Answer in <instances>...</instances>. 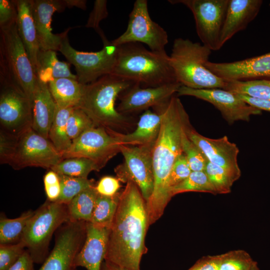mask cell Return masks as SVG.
<instances>
[{"mask_svg": "<svg viewBox=\"0 0 270 270\" xmlns=\"http://www.w3.org/2000/svg\"><path fill=\"white\" fill-rule=\"evenodd\" d=\"M155 108L162 112V120L152 151L154 186L146 202L149 226L160 218L172 198L169 176L176 160L183 154L182 136L191 126L188 114L176 95Z\"/></svg>", "mask_w": 270, "mask_h": 270, "instance_id": "6da1fadb", "label": "cell"}, {"mask_svg": "<svg viewBox=\"0 0 270 270\" xmlns=\"http://www.w3.org/2000/svg\"><path fill=\"white\" fill-rule=\"evenodd\" d=\"M149 226L146 202L138 187L128 182L120 194L104 260L124 270H140Z\"/></svg>", "mask_w": 270, "mask_h": 270, "instance_id": "7a4b0ae2", "label": "cell"}, {"mask_svg": "<svg viewBox=\"0 0 270 270\" xmlns=\"http://www.w3.org/2000/svg\"><path fill=\"white\" fill-rule=\"evenodd\" d=\"M132 81L141 87H157L178 82L166 52L148 50L138 42L118 46L110 74Z\"/></svg>", "mask_w": 270, "mask_h": 270, "instance_id": "3957f363", "label": "cell"}, {"mask_svg": "<svg viewBox=\"0 0 270 270\" xmlns=\"http://www.w3.org/2000/svg\"><path fill=\"white\" fill-rule=\"evenodd\" d=\"M136 83L112 74L84 84L76 106L84 111L96 126L117 131L126 126L129 118L118 112L116 101L120 95Z\"/></svg>", "mask_w": 270, "mask_h": 270, "instance_id": "277c9868", "label": "cell"}, {"mask_svg": "<svg viewBox=\"0 0 270 270\" xmlns=\"http://www.w3.org/2000/svg\"><path fill=\"white\" fill-rule=\"evenodd\" d=\"M212 51L204 44L188 38L175 39L170 61L177 81L193 89H224L225 80L205 66Z\"/></svg>", "mask_w": 270, "mask_h": 270, "instance_id": "5b68a950", "label": "cell"}, {"mask_svg": "<svg viewBox=\"0 0 270 270\" xmlns=\"http://www.w3.org/2000/svg\"><path fill=\"white\" fill-rule=\"evenodd\" d=\"M37 80L16 23L0 28V83L17 87L32 100Z\"/></svg>", "mask_w": 270, "mask_h": 270, "instance_id": "8992f818", "label": "cell"}, {"mask_svg": "<svg viewBox=\"0 0 270 270\" xmlns=\"http://www.w3.org/2000/svg\"><path fill=\"white\" fill-rule=\"evenodd\" d=\"M69 220L68 204L47 200L35 210L21 240L34 263H43L48 256L52 236Z\"/></svg>", "mask_w": 270, "mask_h": 270, "instance_id": "52a82bcc", "label": "cell"}, {"mask_svg": "<svg viewBox=\"0 0 270 270\" xmlns=\"http://www.w3.org/2000/svg\"><path fill=\"white\" fill-rule=\"evenodd\" d=\"M68 29L64 32L58 50L74 66L77 80L82 84H86L110 74L115 63L118 46L109 42L103 34L100 36L104 44L100 50L80 52L70 44L68 38Z\"/></svg>", "mask_w": 270, "mask_h": 270, "instance_id": "ba28073f", "label": "cell"}, {"mask_svg": "<svg viewBox=\"0 0 270 270\" xmlns=\"http://www.w3.org/2000/svg\"><path fill=\"white\" fill-rule=\"evenodd\" d=\"M230 0H172L182 4L192 12L196 32L202 44L212 50L222 48L220 36Z\"/></svg>", "mask_w": 270, "mask_h": 270, "instance_id": "9c48e42d", "label": "cell"}, {"mask_svg": "<svg viewBox=\"0 0 270 270\" xmlns=\"http://www.w3.org/2000/svg\"><path fill=\"white\" fill-rule=\"evenodd\" d=\"M154 144H121L120 152L124 156V161L114 168L118 180L124 183L128 182L134 183L146 202L152 196L154 186L152 158Z\"/></svg>", "mask_w": 270, "mask_h": 270, "instance_id": "30bf717a", "label": "cell"}, {"mask_svg": "<svg viewBox=\"0 0 270 270\" xmlns=\"http://www.w3.org/2000/svg\"><path fill=\"white\" fill-rule=\"evenodd\" d=\"M111 42L116 46L128 43L142 42L146 44L152 51L164 52L168 43V36L162 26L151 19L147 0H136L130 14L126 30Z\"/></svg>", "mask_w": 270, "mask_h": 270, "instance_id": "8fae6325", "label": "cell"}, {"mask_svg": "<svg viewBox=\"0 0 270 270\" xmlns=\"http://www.w3.org/2000/svg\"><path fill=\"white\" fill-rule=\"evenodd\" d=\"M0 130L16 137L32 126V100L20 88L0 83Z\"/></svg>", "mask_w": 270, "mask_h": 270, "instance_id": "7c38bea8", "label": "cell"}, {"mask_svg": "<svg viewBox=\"0 0 270 270\" xmlns=\"http://www.w3.org/2000/svg\"><path fill=\"white\" fill-rule=\"evenodd\" d=\"M62 154L49 140L32 128L18 137L10 164L15 170L28 166L51 169L62 160Z\"/></svg>", "mask_w": 270, "mask_h": 270, "instance_id": "4fadbf2b", "label": "cell"}, {"mask_svg": "<svg viewBox=\"0 0 270 270\" xmlns=\"http://www.w3.org/2000/svg\"><path fill=\"white\" fill-rule=\"evenodd\" d=\"M86 224L68 220L61 226L52 250L38 270H76L74 260L86 238Z\"/></svg>", "mask_w": 270, "mask_h": 270, "instance_id": "5bb4252c", "label": "cell"}, {"mask_svg": "<svg viewBox=\"0 0 270 270\" xmlns=\"http://www.w3.org/2000/svg\"><path fill=\"white\" fill-rule=\"evenodd\" d=\"M120 146L104 128L94 126L72 141L70 148L62 154V159L86 158L96 161L103 168L120 152Z\"/></svg>", "mask_w": 270, "mask_h": 270, "instance_id": "9a60e30c", "label": "cell"}, {"mask_svg": "<svg viewBox=\"0 0 270 270\" xmlns=\"http://www.w3.org/2000/svg\"><path fill=\"white\" fill-rule=\"evenodd\" d=\"M176 96H192L210 102L230 124L248 122L252 116L262 114V110L246 103L236 94L222 88L198 90L181 86Z\"/></svg>", "mask_w": 270, "mask_h": 270, "instance_id": "2e32d148", "label": "cell"}, {"mask_svg": "<svg viewBox=\"0 0 270 270\" xmlns=\"http://www.w3.org/2000/svg\"><path fill=\"white\" fill-rule=\"evenodd\" d=\"M187 134L208 160L222 168L234 182L240 178L241 171L237 159L239 149L227 136L216 139L208 138L198 133L192 126L188 130Z\"/></svg>", "mask_w": 270, "mask_h": 270, "instance_id": "e0dca14e", "label": "cell"}, {"mask_svg": "<svg viewBox=\"0 0 270 270\" xmlns=\"http://www.w3.org/2000/svg\"><path fill=\"white\" fill-rule=\"evenodd\" d=\"M182 86L179 82L157 87L142 88L136 84L119 96L120 102L116 108L124 115L148 110L158 106L168 100Z\"/></svg>", "mask_w": 270, "mask_h": 270, "instance_id": "ac0fdd59", "label": "cell"}, {"mask_svg": "<svg viewBox=\"0 0 270 270\" xmlns=\"http://www.w3.org/2000/svg\"><path fill=\"white\" fill-rule=\"evenodd\" d=\"M205 66L211 72L225 80H270V52L232 62L208 61Z\"/></svg>", "mask_w": 270, "mask_h": 270, "instance_id": "d6986e66", "label": "cell"}, {"mask_svg": "<svg viewBox=\"0 0 270 270\" xmlns=\"http://www.w3.org/2000/svg\"><path fill=\"white\" fill-rule=\"evenodd\" d=\"M110 230V228L86 222V238L74 260L76 268L101 270L106 254Z\"/></svg>", "mask_w": 270, "mask_h": 270, "instance_id": "ffe728a7", "label": "cell"}, {"mask_svg": "<svg viewBox=\"0 0 270 270\" xmlns=\"http://www.w3.org/2000/svg\"><path fill=\"white\" fill-rule=\"evenodd\" d=\"M66 7L64 0H33L32 16L40 50H58L64 32H52V18L56 12H62Z\"/></svg>", "mask_w": 270, "mask_h": 270, "instance_id": "44dd1931", "label": "cell"}, {"mask_svg": "<svg viewBox=\"0 0 270 270\" xmlns=\"http://www.w3.org/2000/svg\"><path fill=\"white\" fill-rule=\"evenodd\" d=\"M262 0H230L220 36L221 47L238 32L244 30L259 12Z\"/></svg>", "mask_w": 270, "mask_h": 270, "instance_id": "7402d4cb", "label": "cell"}, {"mask_svg": "<svg viewBox=\"0 0 270 270\" xmlns=\"http://www.w3.org/2000/svg\"><path fill=\"white\" fill-rule=\"evenodd\" d=\"M156 112L146 110L141 115L135 130L129 134H123L106 128L120 144L148 146L154 144L158 136L162 120V114L156 108Z\"/></svg>", "mask_w": 270, "mask_h": 270, "instance_id": "603a6c76", "label": "cell"}, {"mask_svg": "<svg viewBox=\"0 0 270 270\" xmlns=\"http://www.w3.org/2000/svg\"><path fill=\"white\" fill-rule=\"evenodd\" d=\"M32 128L48 138L49 131L55 115L56 104L47 84L38 78L32 98Z\"/></svg>", "mask_w": 270, "mask_h": 270, "instance_id": "cb8c5ba5", "label": "cell"}, {"mask_svg": "<svg viewBox=\"0 0 270 270\" xmlns=\"http://www.w3.org/2000/svg\"><path fill=\"white\" fill-rule=\"evenodd\" d=\"M14 2L18 11V35L36 72L40 48L32 16L33 0H14Z\"/></svg>", "mask_w": 270, "mask_h": 270, "instance_id": "d4e9b609", "label": "cell"}, {"mask_svg": "<svg viewBox=\"0 0 270 270\" xmlns=\"http://www.w3.org/2000/svg\"><path fill=\"white\" fill-rule=\"evenodd\" d=\"M36 74L41 82L48 84L59 78H69L77 80L70 72V64L60 61L54 50H40L37 58Z\"/></svg>", "mask_w": 270, "mask_h": 270, "instance_id": "484cf974", "label": "cell"}, {"mask_svg": "<svg viewBox=\"0 0 270 270\" xmlns=\"http://www.w3.org/2000/svg\"><path fill=\"white\" fill-rule=\"evenodd\" d=\"M48 85L56 106L60 108L76 107L81 100L84 86L77 80L69 78L54 80Z\"/></svg>", "mask_w": 270, "mask_h": 270, "instance_id": "4316f807", "label": "cell"}, {"mask_svg": "<svg viewBox=\"0 0 270 270\" xmlns=\"http://www.w3.org/2000/svg\"><path fill=\"white\" fill-rule=\"evenodd\" d=\"M95 186L83 190L68 204L69 220L90 222L98 194Z\"/></svg>", "mask_w": 270, "mask_h": 270, "instance_id": "83f0119b", "label": "cell"}, {"mask_svg": "<svg viewBox=\"0 0 270 270\" xmlns=\"http://www.w3.org/2000/svg\"><path fill=\"white\" fill-rule=\"evenodd\" d=\"M74 108H60L56 106L49 131V140L62 154L70 148L72 144L67 132V121Z\"/></svg>", "mask_w": 270, "mask_h": 270, "instance_id": "f1b7e54d", "label": "cell"}, {"mask_svg": "<svg viewBox=\"0 0 270 270\" xmlns=\"http://www.w3.org/2000/svg\"><path fill=\"white\" fill-rule=\"evenodd\" d=\"M34 211L24 212L14 218L0 217V244H14L20 242L28 222Z\"/></svg>", "mask_w": 270, "mask_h": 270, "instance_id": "f546056e", "label": "cell"}, {"mask_svg": "<svg viewBox=\"0 0 270 270\" xmlns=\"http://www.w3.org/2000/svg\"><path fill=\"white\" fill-rule=\"evenodd\" d=\"M102 167L96 161L83 157L62 160L50 170L58 174L87 178L92 171H99Z\"/></svg>", "mask_w": 270, "mask_h": 270, "instance_id": "4dcf8cb0", "label": "cell"}, {"mask_svg": "<svg viewBox=\"0 0 270 270\" xmlns=\"http://www.w3.org/2000/svg\"><path fill=\"white\" fill-rule=\"evenodd\" d=\"M225 82L224 90L270 101V80H225Z\"/></svg>", "mask_w": 270, "mask_h": 270, "instance_id": "1f68e13d", "label": "cell"}, {"mask_svg": "<svg viewBox=\"0 0 270 270\" xmlns=\"http://www.w3.org/2000/svg\"><path fill=\"white\" fill-rule=\"evenodd\" d=\"M120 192L112 196L98 194L90 222L105 227L112 226L118 204Z\"/></svg>", "mask_w": 270, "mask_h": 270, "instance_id": "d6a6232c", "label": "cell"}, {"mask_svg": "<svg viewBox=\"0 0 270 270\" xmlns=\"http://www.w3.org/2000/svg\"><path fill=\"white\" fill-rule=\"evenodd\" d=\"M187 192L217 194L204 171L192 172L186 179L172 188L171 194L173 196L176 194Z\"/></svg>", "mask_w": 270, "mask_h": 270, "instance_id": "836d02e7", "label": "cell"}, {"mask_svg": "<svg viewBox=\"0 0 270 270\" xmlns=\"http://www.w3.org/2000/svg\"><path fill=\"white\" fill-rule=\"evenodd\" d=\"M59 174L61 192L56 202L68 204L83 190L94 186V181L84 178Z\"/></svg>", "mask_w": 270, "mask_h": 270, "instance_id": "e575fe53", "label": "cell"}, {"mask_svg": "<svg viewBox=\"0 0 270 270\" xmlns=\"http://www.w3.org/2000/svg\"><path fill=\"white\" fill-rule=\"evenodd\" d=\"M218 270H250L255 261L250 254L242 250L220 254Z\"/></svg>", "mask_w": 270, "mask_h": 270, "instance_id": "d590c367", "label": "cell"}, {"mask_svg": "<svg viewBox=\"0 0 270 270\" xmlns=\"http://www.w3.org/2000/svg\"><path fill=\"white\" fill-rule=\"evenodd\" d=\"M187 130L182 138L183 154L192 172L204 171L208 160L200 149L189 138Z\"/></svg>", "mask_w": 270, "mask_h": 270, "instance_id": "8d00e7d4", "label": "cell"}, {"mask_svg": "<svg viewBox=\"0 0 270 270\" xmlns=\"http://www.w3.org/2000/svg\"><path fill=\"white\" fill-rule=\"evenodd\" d=\"M204 171L217 194H226L230 192L234 182L222 168L208 160Z\"/></svg>", "mask_w": 270, "mask_h": 270, "instance_id": "74e56055", "label": "cell"}, {"mask_svg": "<svg viewBox=\"0 0 270 270\" xmlns=\"http://www.w3.org/2000/svg\"><path fill=\"white\" fill-rule=\"evenodd\" d=\"M94 126H96L84 111L77 107L74 108L67 121V132L72 141Z\"/></svg>", "mask_w": 270, "mask_h": 270, "instance_id": "f35d334b", "label": "cell"}, {"mask_svg": "<svg viewBox=\"0 0 270 270\" xmlns=\"http://www.w3.org/2000/svg\"><path fill=\"white\" fill-rule=\"evenodd\" d=\"M26 248L22 241L0 244V270H8L22 256Z\"/></svg>", "mask_w": 270, "mask_h": 270, "instance_id": "ab89813d", "label": "cell"}, {"mask_svg": "<svg viewBox=\"0 0 270 270\" xmlns=\"http://www.w3.org/2000/svg\"><path fill=\"white\" fill-rule=\"evenodd\" d=\"M192 172L186 157L182 154L176 160L169 176L168 184L170 194L172 188L186 179Z\"/></svg>", "mask_w": 270, "mask_h": 270, "instance_id": "60d3db41", "label": "cell"}, {"mask_svg": "<svg viewBox=\"0 0 270 270\" xmlns=\"http://www.w3.org/2000/svg\"><path fill=\"white\" fill-rule=\"evenodd\" d=\"M18 137L0 130V162L10 164L14 154Z\"/></svg>", "mask_w": 270, "mask_h": 270, "instance_id": "b9f144b4", "label": "cell"}, {"mask_svg": "<svg viewBox=\"0 0 270 270\" xmlns=\"http://www.w3.org/2000/svg\"><path fill=\"white\" fill-rule=\"evenodd\" d=\"M44 183L47 200L50 202H56L61 192L59 174L50 170L44 176Z\"/></svg>", "mask_w": 270, "mask_h": 270, "instance_id": "7bdbcfd3", "label": "cell"}, {"mask_svg": "<svg viewBox=\"0 0 270 270\" xmlns=\"http://www.w3.org/2000/svg\"><path fill=\"white\" fill-rule=\"evenodd\" d=\"M18 11L14 0H0V28L16 23Z\"/></svg>", "mask_w": 270, "mask_h": 270, "instance_id": "ee69618b", "label": "cell"}, {"mask_svg": "<svg viewBox=\"0 0 270 270\" xmlns=\"http://www.w3.org/2000/svg\"><path fill=\"white\" fill-rule=\"evenodd\" d=\"M108 15L107 1L95 0L93 9L90 14L86 26L93 28L98 33L100 32L102 30L100 28L99 24L102 20L106 18Z\"/></svg>", "mask_w": 270, "mask_h": 270, "instance_id": "f6af8a7d", "label": "cell"}, {"mask_svg": "<svg viewBox=\"0 0 270 270\" xmlns=\"http://www.w3.org/2000/svg\"><path fill=\"white\" fill-rule=\"evenodd\" d=\"M120 181L117 178L112 176H104L102 178L95 186L98 194L112 196L118 193L120 185Z\"/></svg>", "mask_w": 270, "mask_h": 270, "instance_id": "bcb514c9", "label": "cell"}, {"mask_svg": "<svg viewBox=\"0 0 270 270\" xmlns=\"http://www.w3.org/2000/svg\"><path fill=\"white\" fill-rule=\"evenodd\" d=\"M220 258V254L204 256L188 270H218Z\"/></svg>", "mask_w": 270, "mask_h": 270, "instance_id": "7dc6e473", "label": "cell"}, {"mask_svg": "<svg viewBox=\"0 0 270 270\" xmlns=\"http://www.w3.org/2000/svg\"><path fill=\"white\" fill-rule=\"evenodd\" d=\"M34 262L26 250L19 259L8 270H34Z\"/></svg>", "mask_w": 270, "mask_h": 270, "instance_id": "c3c4849f", "label": "cell"}, {"mask_svg": "<svg viewBox=\"0 0 270 270\" xmlns=\"http://www.w3.org/2000/svg\"><path fill=\"white\" fill-rule=\"evenodd\" d=\"M237 94L249 105L260 110H263L270 112V100L253 98L246 95Z\"/></svg>", "mask_w": 270, "mask_h": 270, "instance_id": "681fc988", "label": "cell"}, {"mask_svg": "<svg viewBox=\"0 0 270 270\" xmlns=\"http://www.w3.org/2000/svg\"><path fill=\"white\" fill-rule=\"evenodd\" d=\"M66 7L76 6L82 9L86 8V0H64Z\"/></svg>", "mask_w": 270, "mask_h": 270, "instance_id": "f907efd6", "label": "cell"}, {"mask_svg": "<svg viewBox=\"0 0 270 270\" xmlns=\"http://www.w3.org/2000/svg\"><path fill=\"white\" fill-rule=\"evenodd\" d=\"M101 270H124L109 262L104 260L102 264Z\"/></svg>", "mask_w": 270, "mask_h": 270, "instance_id": "816d5d0a", "label": "cell"}, {"mask_svg": "<svg viewBox=\"0 0 270 270\" xmlns=\"http://www.w3.org/2000/svg\"><path fill=\"white\" fill-rule=\"evenodd\" d=\"M250 270H260L256 262H254Z\"/></svg>", "mask_w": 270, "mask_h": 270, "instance_id": "f5cc1de1", "label": "cell"}, {"mask_svg": "<svg viewBox=\"0 0 270 270\" xmlns=\"http://www.w3.org/2000/svg\"></svg>", "mask_w": 270, "mask_h": 270, "instance_id": "db71d44e", "label": "cell"}]
</instances>
